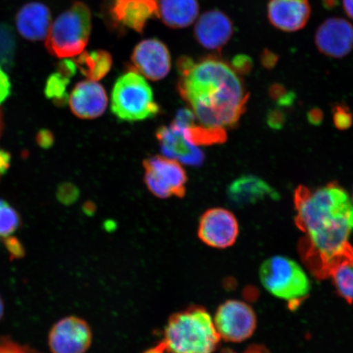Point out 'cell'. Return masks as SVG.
Listing matches in <instances>:
<instances>
[{"label":"cell","instance_id":"1","mask_svg":"<svg viewBox=\"0 0 353 353\" xmlns=\"http://www.w3.org/2000/svg\"><path fill=\"white\" fill-rule=\"evenodd\" d=\"M295 223L305 236L299 250L317 279L330 278L333 268L351 252L353 205L345 190L332 183L316 190L300 186L294 192Z\"/></svg>","mask_w":353,"mask_h":353},{"label":"cell","instance_id":"2","mask_svg":"<svg viewBox=\"0 0 353 353\" xmlns=\"http://www.w3.org/2000/svg\"><path fill=\"white\" fill-rule=\"evenodd\" d=\"M176 68L179 94L201 125L224 130L236 125L249 94L232 66L216 57L195 63L183 56Z\"/></svg>","mask_w":353,"mask_h":353},{"label":"cell","instance_id":"3","mask_svg":"<svg viewBox=\"0 0 353 353\" xmlns=\"http://www.w3.org/2000/svg\"><path fill=\"white\" fill-rule=\"evenodd\" d=\"M220 339L210 313L193 306L170 317L161 343L168 353H213Z\"/></svg>","mask_w":353,"mask_h":353},{"label":"cell","instance_id":"4","mask_svg":"<svg viewBox=\"0 0 353 353\" xmlns=\"http://www.w3.org/2000/svg\"><path fill=\"white\" fill-rule=\"evenodd\" d=\"M92 16L85 3L77 2L61 13L50 26L46 48L59 59L79 56L90 41Z\"/></svg>","mask_w":353,"mask_h":353},{"label":"cell","instance_id":"5","mask_svg":"<svg viewBox=\"0 0 353 353\" xmlns=\"http://www.w3.org/2000/svg\"><path fill=\"white\" fill-rule=\"evenodd\" d=\"M112 112L121 121L135 122L156 117L161 108L154 101L152 87L132 68L114 83Z\"/></svg>","mask_w":353,"mask_h":353},{"label":"cell","instance_id":"6","mask_svg":"<svg viewBox=\"0 0 353 353\" xmlns=\"http://www.w3.org/2000/svg\"><path fill=\"white\" fill-rule=\"evenodd\" d=\"M264 288L293 307L307 297L311 285L303 269L294 260L284 256H273L263 262L259 271Z\"/></svg>","mask_w":353,"mask_h":353},{"label":"cell","instance_id":"7","mask_svg":"<svg viewBox=\"0 0 353 353\" xmlns=\"http://www.w3.org/2000/svg\"><path fill=\"white\" fill-rule=\"evenodd\" d=\"M144 182L154 196L183 198L188 175L181 163L164 156H154L143 161Z\"/></svg>","mask_w":353,"mask_h":353},{"label":"cell","instance_id":"8","mask_svg":"<svg viewBox=\"0 0 353 353\" xmlns=\"http://www.w3.org/2000/svg\"><path fill=\"white\" fill-rule=\"evenodd\" d=\"M214 322L220 338L232 343H241L252 336L257 325L252 307L239 300H228L221 304Z\"/></svg>","mask_w":353,"mask_h":353},{"label":"cell","instance_id":"9","mask_svg":"<svg viewBox=\"0 0 353 353\" xmlns=\"http://www.w3.org/2000/svg\"><path fill=\"white\" fill-rule=\"evenodd\" d=\"M92 342L90 325L76 316H65L56 322L48 334L52 353H85Z\"/></svg>","mask_w":353,"mask_h":353},{"label":"cell","instance_id":"10","mask_svg":"<svg viewBox=\"0 0 353 353\" xmlns=\"http://www.w3.org/2000/svg\"><path fill=\"white\" fill-rule=\"evenodd\" d=\"M197 233L200 240L212 248L226 249L236 242L239 225L232 212L214 208L202 214Z\"/></svg>","mask_w":353,"mask_h":353},{"label":"cell","instance_id":"11","mask_svg":"<svg viewBox=\"0 0 353 353\" xmlns=\"http://www.w3.org/2000/svg\"><path fill=\"white\" fill-rule=\"evenodd\" d=\"M131 60L137 72L153 81L164 79L171 68L170 51L157 39L140 42L132 52Z\"/></svg>","mask_w":353,"mask_h":353},{"label":"cell","instance_id":"12","mask_svg":"<svg viewBox=\"0 0 353 353\" xmlns=\"http://www.w3.org/2000/svg\"><path fill=\"white\" fill-rule=\"evenodd\" d=\"M315 43L321 54L342 59L352 50L353 26L341 17H330L316 30Z\"/></svg>","mask_w":353,"mask_h":353},{"label":"cell","instance_id":"13","mask_svg":"<svg viewBox=\"0 0 353 353\" xmlns=\"http://www.w3.org/2000/svg\"><path fill=\"white\" fill-rule=\"evenodd\" d=\"M108 12L114 25L142 33L149 20L159 17V0H110Z\"/></svg>","mask_w":353,"mask_h":353},{"label":"cell","instance_id":"14","mask_svg":"<svg viewBox=\"0 0 353 353\" xmlns=\"http://www.w3.org/2000/svg\"><path fill=\"white\" fill-rule=\"evenodd\" d=\"M309 0H269L268 19L275 28L295 32L305 28L311 17Z\"/></svg>","mask_w":353,"mask_h":353},{"label":"cell","instance_id":"15","mask_svg":"<svg viewBox=\"0 0 353 353\" xmlns=\"http://www.w3.org/2000/svg\"><path fill=\"white\" fill-rule=\"evenodd\" d=\"M68 101L74 116L85 120L101 117L107 109L108 103L104 88L98 82L90 79L77 83Z\"/></svg>","mask_w":353,"mask_h":353},{"label":"cell","instance_id":"16","mask_svg":"<svg viewBox=\"0 0 353 353\" xmlns=\"http://www.w3.org/2000/svg\"><path fill=\"white\" fill-rule=\"evenodd\" d=\"M157 139L163 154L181 164L199 166L205 160V154L196 145L189 143L182 130L174 125L161 126L157 131Z\"/></svg>","mask_w":353,"mask_h":353},{"label":"cell","instance_id":"17","mask_svg":"<svg viewBox=\"0 0 353 353\" xmlns=\"http://www.w3.org/2000/svg\"><path fill=\"white\" fill-rule=\"evenodd\" d=\"M233 32L231 19L219 10L205 12L195 26L196 41L201 46L210 50H220L226 46Z\"/></svg>","mask_w":353,"mask_h":353},{"label":"cell","instance_id":"18","mask_svg":"<svg viewBox=\"0 0 353 353\" xmlns=\"http://www.w3.org/2000/svg\"><path fill=\"white\" fill-rule=\"evenodd\" d=\"M228 198L238 206L255 204L265 199L279 198L276 190L266 181L254 175H243L234 180L228 189Z\"/></svg>","mask_w":353,"mask_h":353},{"label":"cell","instance_id":"19","mask_svg":"<svg viewBox=\"0 0 353 353\" xmlns=\"http://www.w3.org/2000/svg\"><path fill=\"white\" fill-rule=\"evenodd\" d=\"M17 28L29 41L46 39L51 26V12L41 3H30L22 7L16 17Z\"/></svg>","mask_w":353,"mask_h":353},{"label":"cell","instance_id":"20","mask_svg":"<svg viewBox=\"0 0 353 353\" xmlns=\"http://www.w3.org/2000/svg\"><path fill=\"white\" fill-rule=\"evenodd\" d=\"M197 0H159V17L171 28H185L197 19Z\"/></svg>","mask_w":353,"mask_h":353},{"label":"cell","instance_id":"21","mask_svg":"<svg viewBox=\"0 0 353 353\" xmlns=\"http://www.w3.org/2000/svg\"><path fill=\"white\" fill-rule=\"evenodd\" d=\"M81 72L90 81H99L109 73L112 57L105 50L83 52L74 61Z\"/></svg>","mask_w":353,"mask_h":353},{"label":"cell","instance_id":"22","mask_svg":"<svg viewBox=\"0 0 353 353\" xmlns=\"http://www.w3.org/2000/svg\"><path fill=\"white\" fill-rule=\"evenodd\" d=\"M335 288L348 303H353V250L330 273Z\"/></svg>","mask_w":353,"mask_h":353},{"label":"cell","instance_id":"23","mask_svg":"<svg viewBox=\"0 0 353 353\" xmlns=\"http://www.w3.org/2000/svg\"><path fill=\"white\" fill-rule=\"evenodd\" d=\"M181 130L183 131L185 138L188 139V142L196 147L202 145L223 143L227 139L226 132L224 129L206 127L201 123L196 125V122Z\"/></svg>","mask_w":353,"mask_h":353},{"label":"cell","instance_id":"24","mask_svg":"<svg viewBox=\"0 0 353 353\" xmlns=\"http://www.w3.org/2000/svg\"><path fill=\"white\" fill-rule=\"evenodd\" d=\"M20 226L19 214L8 202L0 199V238L4 241L12 236Z\"/></svg>","mask_w":353,"mask_h":353},{"label":"cell","instance_id":"25","mask_svg":"<svg viewBox=\"0 0 353 353\" xmlns=\"http://www.w3.org/2000/svg\"><path fill=\"white\" fill-rule=\"evenodd\" d=\"M70 79L59 72L51 74L48 79L46 87V94L48 99H52L57 105L65 104L69 99L66 94V88L69 85Z\"/></svg>","mask_w":353,"mask_h":353},{"label":"cell","instance_id":"26","mask_svg":"<svg viewBox=\"0 0 353 353\" xmlns=\"http://www.w3.org/2000/svg\"><path fill=\"white\" fill-rule=\"evenodd\" d=\"M0 353H39L34 348L21 344L10 336L0 337Z\"/></svg>","mask_w":353,"mask_h":353},{"label":"cell","instance_id":"27","mask_svg":"<svg viewBox=\"0 0 353 353\" xmlns=\"http://www.w3.org/2000/svg\"><path fill=\"white\" fill-rule=\"evenodd\" d=\"M79 196V190L72 183L61 184L57 191V196L59 201L64 204H72L77 200Z\"/></svg>","mask_w":353,"mask_h":353},{"label":"cell","instance_id":"28","mask_svg":"<svg viewBox=\"0 0 353 353\" xmlns=\"http://www.w3.org/2000/svg\"><path fill=\"white\" fill-rule=\"evenodd\" d=\"M334 121L339 129L345 130L352 125V117L345 108L338 107L335 109Z\"/></svg>","mask_w":353,"mask_h":353},{"label":"cell","instance_id":"29","mask_svg":"<svg viewBox=\"0 0 353 353\" xmlns=\"http://www.w3.org/2000/svg\"><path fill=\"white\" fill-rule=\"evenodd\" d=\"M3 241L13 259H19L25 254L23 246H22L21 242L17 238L11 236Z\"/></svg>","mask_w":353,"mask_h":353},{"label":"cell","instance_id":"30","mask_svg":"<svg viewBox=\"0 0 353 353\" xmlns=\"http://www.w3.org/2000/svg\"><path fill=\"white\" fill-rule=\"evenodd\" d=\"M11 92V83L8 74L0 68V103L6 101Z\"/></svg>","mask_w":353,"mask_h":353},{"label":"cell","instance_id":"31","mask_svg":"<svg viewBox=\"0 0 353 353\" xmlns=\"http://www.w3.org/2000/svg\"><path fill=\"white\" fill-rule=\"evenodd\" d=\"M77 64L72 60L65 59L61 61L59 65L57 72L63 74L64 77L70 78L74 76L77 72Z\"/></svg>","mask_w":353,"mask_h":353},{"label":"cell","instance_id":"32","mask_svg":"<svg viewBox=\"0 0 353 353\" xmlns=\"http://www.w3.org/2000/svg\"><path fill=\"white\" fill-rule=\"evenodd\" d=\"M251 61L248 57L245 56L237 57L233 61L232 68L236 70L237 73L245 74L250 72L251 68Z\"/></svg>","mask_w":353,"mask_h":353},{"label":"cell","instance_id":"33","mask_svg":"<svg viewBox=\"0 0 353 353\" xmlns=\"http://www.w3.org/2000/svg\"><path fill=\"white\" fill-rule=\"evenodd\" d=\"M284 121V114L281 112H279V110L271 112L268 114V125L273 128V129H281Z\"/></svg>","mask_w":353,"mask_h":353},{"label":"cell","instance_id":"34","mask_svg":"<svg viewBox=\"0 0 353 353\" xmlns=\"http://www.w3.org/2000/svg\"><path fill=\"white\" fill-rule=\"evenodd\" d=\"M38 143L43 148H50L54 143V136L51 132L48 130H43L39 132L37 137Z\"/></svg>","mask_w":353,"mask_h":353},{"label":"cell","instance_id":"35","mask_svg":"<svg viewBox=\"0 0 353 353\" xmlns=\"http://www.w3.org/2000/svg\"><path fill=\"white\" fill-rule=\"evenodd\" d=\"M10 154L0 150V176L6 173L10 165Z\"/></svg>","mask_w":353,"mask_h":353},{"label":"cell","instance_id":"36","mask_svg":"<svg viewBox=\"0 0 353 353\" xmlns=\"http://www.w3.org/2000/svg\"><path fill=\"white\" fill-rule=\"evenodd\" d=\"M343 6L346 14L353 20V0H343Z\"/></svg>","mask_w":353,"mask_h":353},{"label":"cell","instance_id":"37","mask_svg":"<svg viewBox=\"0 0 353 353\" xmlns=\"http://www.w3.org/2000/svg\"><path fill=\"white\" fill-rule=\"evenodd\" d=\"M309 119H310V120H312V122L316 123H319L321 121V112H319V110H313V112H311L310 114V116H309Z\"/></svg>","mask_w":353,"mask_h":353},{"label":"cell","instance_id":"38","mask_svg":"<svg viewBox=\"0 0 353 353\" xmlns=\"http://www.w3.org/2000/svg\"><path fill=\"white\" fill-rule=\"evenodd\" d=\"M165 352L164 347H163L162 344L160 343L158 346L152 348V350H150L145 353H164Z\"/></svg>","mask_w":353,"mask_h":353},{"label":"cell","instance_id":"39","mask_svg":"<svg viewBox=\"0 0 353 353\" xmlns=\"http://www.w3.org/2000/svg\"><path fill=\"white\" fill-rule=\"evenodd\" d=\"M4 313V305L3 299L1 297H0V321L2 320Z\"/></svg>","mask_w":353,"mask_h":353},{"label":"cell","instance_id":"40","mask_svg":"<svg viewBox=\"0 0 353 353\" xmlns=\"http://www.w3.org/2000/svg\"><path fill=\"white\" fill-rule=\"evenodd\" d=\"M3 127V116H2L1 110H0V135H1Z\"/></svg>","mask_w":353,"mask_h":353},{"label":"cell","instance_id":"41","mask_svg":"<svg viewBox=\"0 0 353 353\" xmlns=\"http://www.w3.org/2000/svg\"><path fill=\"white\" fill-rule=\"evenodd\" d=\"M224 353H236V352H231V351H228L227 352H224Z\"/></svg>","mask_w":353,"mask_h":353},{"label":"cell","instance_id":"42","mask_svg":"<svg viewBox=\"0 0 353 353\" xmlns=\"http://www.w3.org/2000/svg\"><path fill=\"white\" fill-rule=\"evenodd\" d=\"M352 200H353V197H352Z\"/></svg>","mask_w":353,"mask_h":353}]
</instances>
